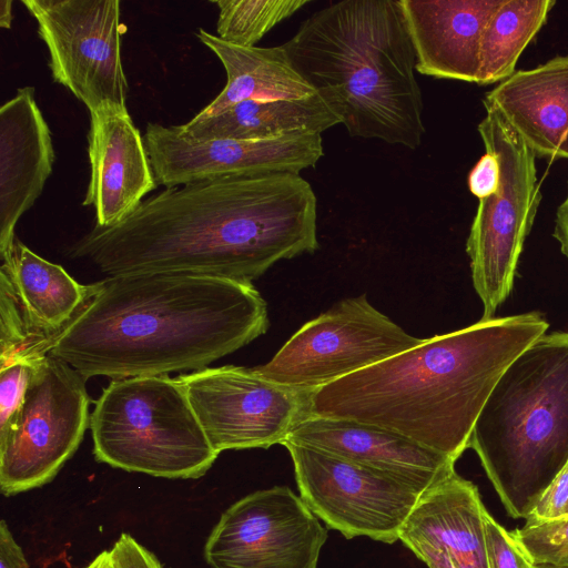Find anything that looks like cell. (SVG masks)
<instances>
[{
  "mask_svg": "<svg viewBox=\"0 0 568 568\" xmlns=\"http://www.w3.org/2000/svg\"><path fill=\"white\" fill-rule=\"evenodd\" d=\"M317 199L294 173L235 175L165 187L123 221L70 248L108 276L182 272L252 283L281 260L314 253Z\"/></svg>",
  "mask_w": 568,
  "mask_h": 568,
  "instance_id": "1",
  "label": "cell"
},
{
  "mask_svg": "<svg viewBox=\"0 0 568 568\" xmlns=\"http://www.w3.org/2000/svg\"><path fill=\"white\" fill-rule=\"evenodd\" d=\"M268 328L252 283L182 273L108 276L54 339L52 357L87 379L199 371Z\"/></svg>",
  "mask_w": 568,
  "mask_h": 568,
  "instance_id": "2",
  "label": "cell"
},
{
  "mask_svg": "<svg viewBox=\"0 0 568 568\" xmlns=\"http://www.w3.org/2000/svg\"><path fill=\"white\" fill-rule=\"evenodd\" d=\"M548 327L529 312L424 338L312 393L310 415L379 426L456 462L504 372Z\"/></svg>",
  "mask_w": 568,
  "mask_h": 568,
  "instance_id": "3",
  "label": "cell"
},
{
  "mask_svg": "<svg viewBox=\"0 0 568 568\" xmlns=\"http://www.w3.org/2000/svg\"><path fill=\"white\" fill-rule=\"evenodd\" d=\"M282 47L351 136L412 150L422 144L423 97L399 0L332 3Z\"/></svg>",
  "mask_w": 568,
  "mask_h": 568,
  "instance_id": "4",
  "label": "cell"
},
{
  "mask_svg": "<svg viewBox=\"0 0 568 568\" xmlns=\"http://www.w3.org/2000/svg\"><path fill=\"white\" fill-rule=\"evenodd\" d=\"M468 448L507 514L527 519L568 464V333H545L504 372Z\"/></svg>",
  "mask_w": 568,
  "mask_h": 568,
  "instance_id": "5",
  "label": "cell"
},
{
  "mask_svg": "<svg viewBox=\"0 0 568 568\" xmlns=\"http://www.w3.org/2000/svg\"><path fill=\"white\" fill-rule=\"evenodd\" d=\"M98 462L126 471L196 479L219 454L186 393L168 375L112 379L90 415Z\"/></svg>",
  "mask_w": 568,
  "mask_h": 568,
  "instance_id": "6",
  "label": "cell"
},
{
  "mask_svg": "<svg viewBox=\"0 0 568 568\" xmlns=\"http://www.w3.org/2000/svg\"><path fill=\"white\" fill-rule=\"evenodd\" d=\"M484 106L486 115L478 132L485 150L499 162L500 183L493 195L479 200L466 251L473 285L484 307L483 318H491L513 290L541 193L536 155L496 109Z\"/></svg>",
  "mask_w": 568,
  "mask_h": 568,
  "instance_id": "7",
  "label": "cell"
},
{
  "mask_svg": "<svg viewBox=\"0 0 568 568\" xmlns=\"http://www.w3.org/2000/svg\"><path fill=\"white\" fill-rule=\"evenodd\" d=\"M87 378L47 355L36 364L23 402L0 427V489L13 496L50 483L90 426Z\"/></svg>",
  "mask_w": 568,
  "mask_h": 568,
  "instance_id": "8",
  "label": "cell"
},
{
  "mask_svg": "<svg viewBox=\"0 0 568 568\" xmlns=\"http://www.w3.org/2000/svg\"><path fill=\"white\" fill-rule=\"evenodd\" d=\"M365 295L348 297L306 322L254 372L297 390H315L419 345Z\"/></svg>",
  "mask_w": 568,
  "mask_h": 568,
  "instance_id": "9",
  "label": "cell"
},
{
  "mask_svg": "<svg viewBox=\"0 0 568 568\" xmlns=\"http://www.w3.org/2000/svg\"><path fill=\"white\" fill-rule=\"evenodd\" d=\"M300 496L327 528L351 539L394 544L420 494L387 473L285 442Z\"/></svg>",
  "mask_w": 568,
  "mask_h": 568,
  "instance_id": "10",
  "label": "cell"
},
{
  "mask_svg": "<svg viewBox=\"0 0 568 568\" xmlns=\"http://www.w3.org/2000/svg\"><path fill=\"white\" fill-rule=\"evenodd\" d=\"M38 23L54 82L90 112L104 103L126 106L119 0H21Z\"/></svg>",
  "mask_w": 568,
  "mask_h": 568,
  "instance_id": "11",
  "label": "cell"
},
{
  "mask_svg": "<svg viewBox=\"0 0 568 568\" xmlns=\"http://www.w3.org/2000/svg\"><path fill=\"white\" fill-rule=\"evenodd\" d=\"M178 379L217 454L283 445L310 415L312 393L268 381L253 368L205 367Z\"/></svg>",
  "mask_w": 568,
  "mask_h": 568,
  "instance_id": "12",
  "label": "cell"
},
{
  "mask_svg": "<svg viewBox=\"0 0 568 568\" xmlns=\"http://www.w3.org/2000/svg\"><path fill=\"white\" fill-rule=\"evenodd\" d=\"M327 529L290 487L251 493L220 517L204 545L211 568H317Z\"/></svg>",
  "mask_w": 568,
  "mask_h": 568,
  "instance_id": "13",
  "label": "cell"
},
{
  "mask_svg": "<svg viewBox=\"0 0 568 568\" xmlns=\"http://www.w3.org/2000/svg\"><path fill=\"white\" fill-rule=\"evenodd\" d=\"M143 141L155 181L165 187L223 176L300 174L324 154L321 134L199 142L179 125L149 123Z\"/></svg>",
  "mask_w": 568,
  "mask_h": 568,
  "instance_id": "14",
  "label": "cell"
},
{
  "mask_svg": "<svg viewBox=\"0 0 568 568\" xmlns=\"http://www.w3.org/2000/svg\"><path fill=\"white\" fill-rule=\"evenodd\" d=\"M88 154L91 176L82 205L93 206L97 226L110 227L158 185L143 136L126 106L104 103L90 112Z\"/></svg>",
  "mask_w": 568,
  "mask_h": 568,
  "instance_id": "15",
  "label": "cell"
},
{
  "mask_svg": "<svg viewBox=\"0 0 568 568\" xmlns=\"http://www.w3.org/2000/svg\"><path fill=\"white\" fill-rule=\"evenodd\" d=\"M53 163L34 88H20L0 109V257L12 247L16 225L41 195Z\"/></svg>",
  "mask_w": 568,
  "mask_h": 568,
  "instance_id": "16",
  "label": "cell"
},
{
  "mask_svg": "<svg viewBox=\"0 0 568 568\" xmlns=\"http://www.w3.org/2000/svg\"><path fill=\"white\" fill-rule=\"evenodd\" d=\"M285 442L387 473L424 491L455 471V460L379 426L307 415Z\"/></svg>",
  "mask_w": 568,
  "mask_h": 568,
  "instance_id": "17",
  "label": "cell"
},
{
  "mask_svg": "<svg viewBox=\"0 0 568 568\" xmlns=\"http://www.w3.org/2000/svg\"><path fill=\"white\" fill-rule=\"evenodd\" d=\"M487 513L477 487L454 471L420 494L399 540L423 562L443 552L457 568H489Z\"/></svg>",
  "mask_w": 568,
  "mask_h": 568,
  "instance_id": "18",
  "label": "cell"
},
{
  "mask_svg": "<svg viewBox=\"0 0 568 568\" xmlns=\"http://www.w3.org/2000/svg\"><path fill=\"white\" fill-rule=\"evenodd\" d=\"M416 54V71L478 82L484 30L501 0H399Z\"/></svg>",
  "mask_w": 568,
  "mask_h": 568,
  "instance_id": "19",
  "label": "cell"
},
{
  "mask_svg": "<svg viewBox=\"0 0 568 568\" xmlns=\"http://www.w3.org/2000/svg\"><path fill=\"white\" fill-rule=\"evenodd\" d=\"M483 103L496 109L536 156L568 160V55L514 72Z\"/></svg>",
  "mask_w": 568,
  "mask_h": 568,
  "instance_id": "20",
  "label": "cell"
},
{
  "mask_svg": "<svg viewBox=\"0 0 568 568\" xmlns=\"http://www.w3.org/2000/svg\"><path fill=\"white\" fill-rule=\"evenodd\" d=\"M0 260V286L11 293L23 317L53 343L95 290V283H78L61 265L40 257L17 237Z\"/></svg>",
  "mask_w": 568,
  "mask_h": 568,
  "instance_id": "21",
  "label": "cell"
},
{
  "mask_svg": "<svg viewBox=\"0 0 568 568\" xmlns=\"http://www.w3.org/2000/svg\"><path fill=\"white\" fill-rule=\"evenodd\" d=\"M341 124L318 94L297 99L245 100L213 116L193 118L179 125L190 140H271L321 134Z\"/></svg>",
  "mask_w": 568,
  "mask_h": 568,
  "instance_id": "22",
  "label": "cell"
},
{
  "mask_svg": "<svg viewBox=\"0 0 568 568\" xmlns=\"http://www.w3.org/2000/svg\"><path fill=\"white\" fill-rule=\"evenodd\" d=\"M196 38L223 64L227 81L220 94L195 118L219 114L252 99H297L315 91L294 70L282 45L272 48L240 47L199 29Z\"/></svg>",
  "mask_w": 568,
  "mask_h": 568,
  "instance_id": "23",
  "label": "cell"
},
{
  "mask_svg": "<svg viewBox=\"0 0 568 568\" xmlns=\"http://www.w3.org/2000/svg\"><path fill=\"white\" fill-rule=\"evenodd\" d=\"M554 0H501L480 42L478 84L504 81L547 20Z\"/></svg>",
  "mask_w": 568,
  "mask_h": 568,
  "instance_id": "24",
  "label": "cell"
},
{
  "mask_svg": "<svg viewBox=\"0 0 568 568\" xmlns=\"http://www.w3.org/2000/svg\"><path fill=\"white\" fill-rule=\"evenodd\" d=\"M217 37L240 47L255 44L274 27L308 4L310 0H216Z\"/></svg>",
  "mask_w": 568,
  "mask_h": 568,
  "instance_id": "25",
  "label": "cell"
},
{
  "mask_svg": "<svg viewBox=\"0 0 568 568\" xmlns=\"http://www.w3.org/2000/svg\"><path fill=\"white\" fill-rule=\"evenodd\" d=\"M511 535L534 564L568 566V519L525 524Z\"/></svg>",
  "mask_w": 568,
  "mask_h": 568,
  "instance_id": "26",
  "label": "cell"
},
{
  "mask_svg": "<svg viewBox=\"0 0 568 568\" xmlns=\"http://www.w3.org/2000/svg\"><path fill=\"white\" fill-rule=\"evenodd\" d=\"M489 568H532L534 562L511 535L489 513L485 517Z\"/></svg>",
  "mask_w": 568,
  "mask_h": 568,
  "instance_id": "27",
  "label": "cell"
},
{
  "mask_svg": "<svg viewBox=\"0 0 568 568\" xmlns=\"http://www.w3.org/2000/svg\"><path fill=\"white\" fill-rule=\"evenodd\" d=\"M36 364L20 362L0 368V427L20 408Z\"/></svg>",
  "mask_w": 568,
  "mask_h": 568,
  "instance_id": "28",
  "label": "cell"
},
{
  "mask_svg": "<svg viewBox=\"0 0 568 568\" xmlns=\"http://www.w3.org/2000/svg\"><path fill=\"white\" fill-rule=\"evenodd\" d=\"M568 514V464L541 494L526 524L560 521Z\"/></svg>",
  "mask_w": 568,
  "mask_h": 568,
  "instance_id": "29",
  "label": "cell"
},
{
  "mask_svg": "<svg viewBox=\"0 0 568 568\" xmlns=\"http://www.w3.org/2000/svg\"><path fill=\"white\" fill-rule=\"evenodd\" d=\"M109 555L114 568H163L151 550L126 532L120 535Z\"/></svg>",
  "mask_w": 568,
  "mask_h": 568,
  "instance_id": "30",
  "label": "cell"
},
{
  "mask_svg": "<svg viewBox=\"0 0 568 568\" xmlns=\"http://www.w3.org/2000/svg\"><path fill=\"white\" fill-rule=\"evenodd\" d=\"M500 183V166L496 155L486 151L468 175L469 191L478 200L493 195Z\"/></svg>",
  "mask_w": 568,
  "mask_h": 568,
  "instance_id": "31",
  "label": "cell"
},
{
  "mask_svg": "<svg viewBox=\"0 0 568 568\" xmlns=\"http://www.w3.org/2000/svg\"><path fill=\"white\" fill-rule=\"evenodd\" d=\"M0 568H29L23 550L6 520L0 523Z\"/></svg>",
  "mask_w": 568,
  "mask_h": 568,
  "instance_id": "32",
  "label": "cell"
},
{
  "mask_svg": "<svg viewBox=\"0 0 568 568\" xmlns=\"http://www.w3.org/2000/svg\"><path fill=\"white\" fill-rule=\"evenodd\" d=\"M554 237L559 243L562 254L568 258V186L567 195L557 210Z\"/></svg>",
  "mask_w": 568,
  "mask_h": 568,
  "instance_id": "33",
  "label": "cell"
},
{
  "mask_svg": "<svg viewBox=\"0 0 568 568\" xmlns=\"http://www.w3.org/2000/svg\"><path fill=\"white\" fill-rule=\"evenodd\" d=\"M12 22V0L0 1V27L10 29Z\"/></svg>",
  "mask_w": 568,
  "mask_h": 568,
  "instance_id": "34",
  "label": "cell"
},
{
  "mask_svg": "<svg viewBox=\"0 0 568 568\" xmlns=\"http://www.w3.org/2000/svg\"><path fill=\"white\" fill-rule=\"evenodd\" d=\"M424 562L428 568H457L449 557L443 552L429 557Z\"/></svg>",
  "mask_w": 568,
  "mask_h": 568,
  "instance_id": "35",
  "label": "cell"
},
{
  "mask_svg": "<svg viewBox=\"0 0 568 568\" xmlns=\"http://www.w3.org/2000/svg\"><path fill=\"white\" fill-rule=\"evenodd\" d=\"M85 568H114L109 550L100 552Z\"/></svg>",
  "mask_w": 568,
  "mask_h": 568,
  "instance_id": "36",
  "label": "cell"
},
{
  "mask_svg": "<svg viewBox=\"0 0 568 568\" xmlns=\"http://www.w3.org/2000/svg\"><path fill=\"white\" fill-rule=\"evenodd\" d=\"M532 568H568V566L552 565V564H534Z\"/></svg>",
  "mask_w": 568,
  "mask_h": 568,
  "instance_id": "37",
  "label": "cell"
},
{
  "mask_svg": "<svg viewBox=\"0 0 568 568\" xmlns=\"http://www.w3.org/2000/svg\"><path fill=\"white\" fill-rule=\"evenodd\" d=\"M566 519H568V514H567V518H566ZM566 519H565V520H566Z\"/></svg>",
  "mask_w": 568,
  "mask_h": 568,
  "instance_id": "38",
  "label": "cell"
}]
</instances>
